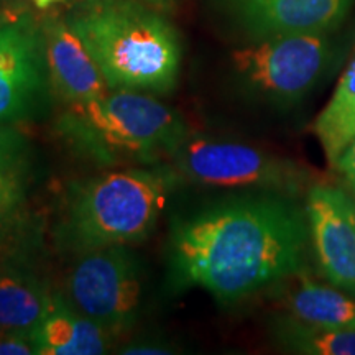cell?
Wrapping results in <instances>:
<instances>
[{"mask_svg":"<svg viewBox=\"0 0 355 355\" xmlns=\"http://www.w3.org/2000/svg\"><path fill=\"white\" fill-rule=\"evenodd\" d=\"M309 247L304 204L295 196L261 191L222 199L173 224L171 283L234 304L306 268Z\"/></svg>","mask_w":355,"mask_h":355,"instance_id":"1","label":"cell"},{"mask_svg":"<svg viewBox=\"0 0 355 355\" xmlns=\"http://www.w3.org/2000/svg\"><path fill=\"white\" fill-rule=\"evenodd\" d=\"M110 89L168 94L180 76L175 28L135 0H89L68 20Z\"/></svg>","mask_w":355,"mask_h":355,"instance_id":"2","label":"cell"},{"mask_svg":"<svg viewBox=\"0 0 355 355\" xmlns=\"http://www.w3.org/2000/svg\"><path fill=\"white\" fill-rule=\"evenodd\" d=\"M162 170L109 171L71 191L58 241L76 255L140 242L152 234L171 189Z\"/></svg>","mask_w":355,"mask_h":355,"instance_id":"3","label":"cell"},{"mask_svg":"<svg viewBox=\"0 0 355 355\" xmlns=\"http://www.w3.org/2000/svg\"><path fill=\"white\" fill-rule=\"evenodd\" d=\"M68 137L99 162H150L171 155L188 135L181 115L145 92L110 89L99 99L71 104L61 121Z\"/></svg>","mask_w":355,"mask_h":355,"instance_id":"4","label":"cell"},{"mask_svg":"<svg viewBox=\"0 0 355 355\" xmlns=\"http://www.w3.org/2000/svg\"><path fill=\"white\" fill-rule=\"evenodd\" d=\"M331 44L322 33L257 40L232 51L235 78L252 99L279 109L300 104L326 74Z\"/></svg>","mask_w":355,"mask_h":355,"instance_id":"5","label":"cell"},{"mask_svg":"<svg viewBox=\"0 0 355 355\" xmlns=\"http://www.w3.org/2000/svg\"><path fill=\"white\" fill-rule=\"evenodd\" d=\"M173 165L189 181L219 188H245L298 198L313 186L300 163L239 141L191 137L171 152Z\"/></svg>","mask_w":355,"mask_h":355,"instance_id":"6","label":"cell"},{"mask_svg":"<svg viewBox=\"0 0 355 355\" xmlns=\"http://www.w3.org/2000/svg\"><path fill=\"white\" fill-rule=\"evenodd\" d=\"M79 257L66 283L69 303L109 334L130 329L141 301L137 257L127 245L97 248Z\"/></svg>","mask_w":355,"mask_h":355,"instance_id":"7","label":"cell"},{"mask_svg":"<svg viewBox=\"0 0 355 355\" xmlns=\"http://www.w3.org/2000/svg\"><path fill=\"white\" fill-rule=\"evenodd\" d=\"M304 209L318 268L355 298V199L339 186L314 183L306 191Z\"/></svg>","mask_w":355,"mask_h":355,"instance_id":"8","label":"cell"},{"mask_svg":"<svg viewBox=\"0 0 355 355\" xmlns=\"http://www.w3.org/2000/svg\"><path fill=\"white\" fill-rule=\"evenodd\" d=\"M43 35L25 25L0 28V123L37 117L50 102Z\"/></svg>","mask_w":355,"mask_h":355,"instance_id":"9","label":"cell"},{"mask_svg":"<svg viewBox=\"0 0 355 355\" xmlns=\"http://www.w3.org/2000/svg\"><path fill=\"white\" fill-rule=\"evenodd\" d=\"M254 40L295 33H326L347 15L352 0H224Z\"/></svg>","mask_w":355,"mask_h":355,"instance_id":"10","label":"cell"},{"mask_svg":"<svg viewBox=\"0 0 355 355\" xmlns=\"http://www.w3.org/2000/svg\"><path fill=\"white\" fill-rule=\"evenodd\" d=\"M42 35L51 87L61 99L71 105L107 94L104 74L68 21H46Z\"/></svg>","mask_w":355,"mask_h":355,"instance_id":"11","label":"cell"},{"mask_svg":"<svg viewBox=\"0 0 355 355\" xmlns=\"http://www.w3.org/2000/svg\"><path fill=\"white\" fill-rule=\"evenodd\" d=\"M32 334L38 355H101L107 352L112 336L60 295H53Z\"/></svg>","mask_w":355,"mask_h":355,"instance_id":"12","label":"cell"},{"mask_svg":"<svg viewBox=\"0 0 355 355\" xmlns=\"http://www.w3.org/2000/svg\"><path fill=\"white\" fill-rule=\"evenodd\" d=\"M286 278L283 300L288 316L296 321L332 329H355V298L334 285H322L306 272Z\"/></svg>","mask_w":355,"mask_h":355,"instance_id":"13","label":"cell"},{"mask_svg":"<svg viewBox=\"0 0 355 355\" xmlns=\"http://www.w3.org/2000/svg\"><path fill=\"white\" fill-rule=\"evenodd\" d=\"M51 300L48 286L33 272L0 265V329L33 331Z\"/></svg>","mask_w":355,"mask_h":355,"instance_id":"14","label":"cell"},{"mask_svg":"<svg viewBox=\"0 0 355 355\" xmlns=\"http://www.w3.org/2000/svg\"><path fill=\"white\" fill-rule=\"evenodd\" d=\"M313 132L331 168L355 140V51L334 94L314 121Z\"/></svg>","mask_w":355,"mask_h":355,"instance_id":"15","label":"cell"},{"mask_svg":"<svg viewBox=\"0 0 355 355\" xmlns=\"http://www.w3.org/2000/svg\"><path fill=\"white\" fill-rule=\"evenodd\" d=\"M273 337L288 352L304 355H355V329H332L290 316L273 324Z\"/></svg>","mask_w":355,"mask_h":355,"instance_id":"16","label":"cell"},{"mask_svg":"<svg viewBox=\"0 0 355 355\" xmlns=\"http://www.w3.org/2000/svg\"><path fill=\"white\" fill-rule=\"evenodd\" d=\"M26 202L25 168L0 171V245L19 229Z\"/></svg>","mask_w":355,"mask_h":355,"instance_id":"17","label":"cell"},{"mask_svg":"<svg viewBox=\"0 0 355 355\" xmlns=\"http://www.w3.org/2000/svg\"><path fill=\"white\" fill-rule=\"evenodd\" d=\"M25 144L12 128L0 125V171L25 168Z\"/></svg>","mask_w":355,"mask_h":355,"instance_id":"18","label":"cell"},{"mask_svg":"<svg viewBox=\"0 0 355 355\" xmlns=\"http://www.w3.org/2000/svg\"><path fill=\"white\" fill-rule=\"evenodd\" d=\"M0 355H38L32 331L0 329Z\"/></svg>","mask_w":355,"mask_h":355,"instance_id":"19","label":"cell"},{"mask_svg":"<svg viewBox=\"0 0 355 355\" xmlns=\"http://www.w3.org/2000/svg\"><path fill=\"white\" fill-rule=\"evenodd\" d=\"M119 354L125 355H171L178 354V349L168 340L162 339H141L133 340L130 344H125Z\"/></svg>","mask_w":355,"mask_h":355,"instance_id":"20","label":"cell"},{"mask_svg":"<svg viewBox=\"0 0 355 355\" xmlns=\"http://www.w3.org/2000/svg\"><path fill=\"white\" fill-rule=\"evenodd\" d=\"M340 176L344 183V189H347L355 198V140L350 144L344 153L337 158L336 165L332 166Z\"/></svg>","mask_w":355,"mask_h":355,"instance_id":"21","label":"cell"},{"mask_svg":"<svg viewBox=\"0 0 355 355\" xmlns=\"http://www.w3.org/2000/svg\"><path fill=\"white\" fill-rule=\"evenodd\" d=\"M32 2L38 8H48V7H51L53 3H60V2H63V0H32Z\"/></svg>","mask_w":355,"mask_h":355,"instance_id":"22","label":"cell"},{"mask_svg":"<svg viewBox=\"0 0 355 355\" xmlns=\"http://www.w3.org/2000/svg\"><path fill=\"white\" fill-rule=\"evenodd\" d=\"M150 2H155V3H166V2H170V0H150Z\"/></svg>","mask_w":355,"mask_h":355,"instance_id":"23","label":"cell"},{"mask_svg":"<svg viewBox=\"0 0 355 355\" xmlns=\"http://www.w3.org/2000/svg\"><path fill=\"white\" fill-rule=\"evenodd\" d=\"M352 198H354V196H352ZM354 199H355V198H354Z\"/></svg>","mask_w":355,"mask_h":355,"instance_id":"24","label":"cell"}]
</instances>
